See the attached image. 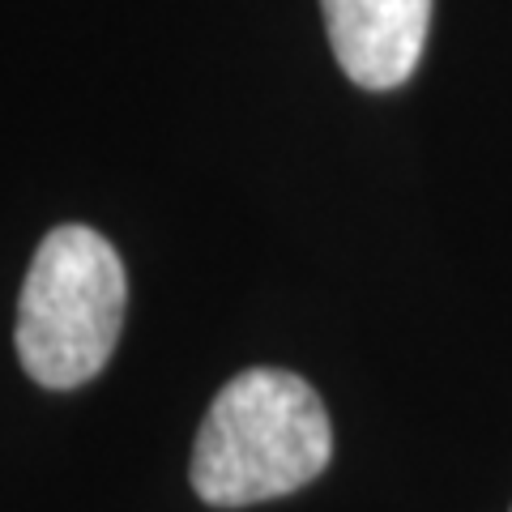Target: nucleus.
<instances>
[{
    "instance_id": "obj_1",
    "label": "nucleus",
    "mask_w": 512,
    "mask_h": 512,
    "mask_svg": "<svg viewBox=\"0 0 512 512\" xmlns=\"http://www.w3.org/2000/svg\"><path fill=\"white\" fill-rule=\"evenodd\" d=\"M329 457L333 427L312 384L282 367H248L210 402L188 478L210 508H244L308 487Z\"/></svg>"
},
{
    "instance_id": "obj_3",
    "label": "nucleus",
    "mask_w": 512,
    "mask_h": 512,
    "mask_svg": "<svg viewBox=\"0 0 512 512\" xmlns=\"http://www.w3.org/2000/svg\"><path fill=\"white\" fill-rule=\"evenodd\" d=\"M342 73L363 90H397L419 69L431 0H320Z\"/></svg>"
},
{
    "instance_id": "obj_2",
    "label": "nucleus",
    "mask_w": 512,
    "mask_h": 512,
    "mask_svg": "<svg viewBox=\"0 0 512 512\" xmlns=\"http://www.w3.org/2000/svg\"><path fill=\"white\" fill-rule=\"evenodd\" d=\"M120 252L90 227H56L30 261L18 299V359L43 389H77L107 367L124 329Z\"/></svg>"
}]
</instances>
